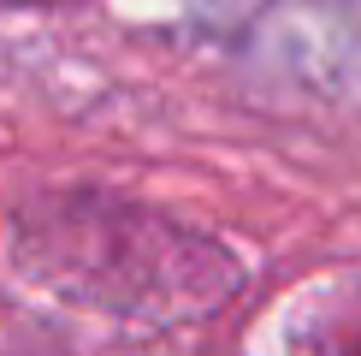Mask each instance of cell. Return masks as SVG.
Wrapping results in <instances>:
<instances>
[{
	"label": "cell",
	"instance_id": "cell-1",
	"mask_svg": "<svg viewBox=\"0 0 361 356\" xmlns=\"http://www.w3.org/2000/svg\"><path fill=\"white\" fill-rule=\"evenodd\" d=\"M6 267L59 309L130 333H190L249 285L219 232L107 184L30 190L6 214Z\"/></svg>",
	"mask_w": 361,
	"mask_h": 356
},
{
	"label": "cell",
	"instance_id": "cell-2",
	"mask_svg": "<svg viewBox=\"0 0 361 356\" xmlns=\"http://www.w3.org/2000/svg\"><path fill=\"white\" fill-rule=\"evenodd\" d=\"M290 338L296 345H314V350H361V279L314 326H302V333H290Z\"/></svg>",
	"mask_w": 361,
	"mask_h": 356
},
{
	"label": "cell",
	"instance_id": "cell-3",
	"mask_svg": "<svg viewBox=\"0 0 361 356\" xmlns=\"http://www.w3.org/2000/svg\"><path fill=\"white\" fill-rule=\"evenodd\" d=\"M6 12H42V6H71V0H0Z\"/></svg>",
	"mask_w": 361,
	"mask_h": 356
}]
</instances>
